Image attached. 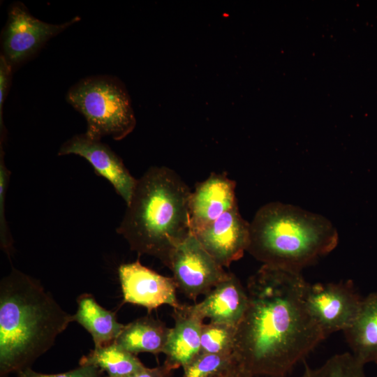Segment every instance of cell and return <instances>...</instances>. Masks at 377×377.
I'll return each instance as SVG.
<instances>
[{
	"instance_id": "obj_18",
	"label": "cell",
	"mask_w": 377,
	"mask_h": 377,
	"mask_svg": "<svg viewBox=\"0 0 377 377\" xmlns=\"http://www.w3.org/2000/svg\"><path fill=\"white\" fill-rule=\"evenodd\" d=\"M79 364L95 366L106 373L108 377H126L146 367L136 355L124 350L115 342L94 348L80 358Z\"/></svg>"
},
{
	"instance_id": "obj_5",
	"label": "cell",
	"mask_w": 377,
	"mask_h": 377,
	"mask_svg": "<svg viewBox=\"0 0 377 377\" xmlns=\"http://www.w3.org/2000/svg\"><path fill=\"white\" fill-rule=\"evenodd\" d=\"M66 98L84 117L85 133L91 138L101 140L110 136L121 140L135 127L130 96L124 84L116 77H86L69 89Z\"/></svg>"
},
{
	"instance_id": "obj_10",
	"label": "cell",
	"mask_w": 377,
	"mask_h": 377,
	"mask_svg": "<svg viewBox=\"0 0 377 377\" xmlns=\"http://www.w3.org/2000/svg\"><path fill=\"white\" fill-rule=\"evenodd\" d=\"M118 273L124 303L144 306L149 312L163 304L173 309L181 304L174 279L159 274L138 260L121 265Z\"/></svg>"
},
{
	"instance_id": "obj_6",
	"label": "cell",
	"mask_w": 377,
	"mask_h": 377,
	"mask_svg": "<svg viewBox=\"0 0 377 377\" xmlns=\"http://www.w3.org/2000/svg\"><path fill=\"white\" fill-rule=\"evenodd\" d=\"M80 20L74 17L61 24H50L34 17L21 2L10 5L1 37V54L15 66L35 55L52 38Z\"/></svg>"
},
{
	"instance_id": "obj_3",
	"label": "cell",
	"mask_w": 377,
	"mask_h": 377,
	"mask_svg": "<svg viewBox=\"0 0 377 377\" xmlns=\"http://www.w3.org/2000/svg\"><path fill=\"white\" fill-rule=\"evenodd\" d=\"M191 194L176 172L151 167L137 179L117 233L132 251L156 257L168 267L176 246L191 233Z\"/></svg>"
},
{
	"instance_id": "obj_2",
	"label": "cell",
	"mask_w": 377,
	"mask_h": 377,
	"mask_svg": "<svg viewBox=\"0 0 377 377\" xmlns=\"http://www.w3.org/2000/svg\"><path fill=\"white\" fill-rule=\"evenodd\" d=\"M73 321L38 280L13 268L0 283V377L31 367Z\"/></svg>"
},
{
	"instance_id": "obj_22",
	"label": "cell",
	"mask_w": 377,
	"mask_h": 377,
	"mask_svg": "<svg viewBox=\"0 0 377 377\" xmlns=\"http://www.w3.org/2000/svg\"><path fill=\"white\" fill-rule=\"evenodd\" d=\"M2 145L0 144V241L2 250L10 256L13 249V240L5 216V199L10 172L5 165Z\"/></svg>"
},
{
	"instance_id": "obj_8",
	"label": "cell",
	"mask_w": 377,
	"mask_h": 377,
	"mask_svg": "<svg viewBox=\"0 0 377 377\" xmlns=\"http://www.w3.org/2000/svg\"><path fill=\"white\" fill-rule=\"evenodd\" d=\"M168 267L173 274L177 289L195 303L198 296L207 295L230 274L192 233L176 246Z\"/></svg>"
},
{
	"instance_id": "obj_23",
	"label": "cell",
	"mask_w": 377,
	"mask_h": 377,
	"mask_svg": "<svg viewBox=\"0 0 377 377\" xmlns=\"http://www.w3.org/2000/svg\"><path fill=\"white\" fill-rule=\"evenodd\" d=\"M17 377H104V372L99 368L93 365H80L73 370L59 373L46 374L36 372L29 368L19 371Z\"/></svg>"
},
{
	"instance_id": "obj_14",
	"label": "cell",
	"mask_w": 377,
	"mask_h": 377,
	"mask_svg": "<svg viewBox=\"0 0 377 377\" xmlns=\"http://www.w3.org/2000/svg\"><path fill=\"white\" fill-rule=\"evenodd\" d=\"M249 304L246 288L232 273L205 295V299L195 303L198 313L210 321L237 326Z\"/></svg>"
},
{
	"instance_id": "obj_4",
	"label": "cell",
	"mask_w": 377,
	"mask_h": 377,
	"mask_svg": "<svg viewBox=\"0 0 377 377\" xmlns=\"http://www.w3.org/2000/svg\"><path fill=\"white\" fill-rule=\"evenodd\" d=\"M338 240L336 228L323 216L272 202L250 223L246 251L263 265L301 272L333 251Z\"/></svg>"
},
{
	"instance_id": "obj_20",
	"label": "cell",
	"mask_w": 377,
	"mask_h": 377,
	"mask_svg": "<svg viewBox=\"0 0 377 377\" xmlns=\"http://www.w3.org/2000/svg\"><path fill=\"white\" fill-rule=\"evenodd\" d=\"M237 326L210 321L203 324L199 353H233Z\"/></svg>"
},
{
	"instance_id": "obj_19",
	"label": "cell",
	"mask_w": 377,
	"mask_h": 377,
	"mask_svg": "<svg viewBox=\"0 0 377 377\" xmlns=\"http://www.w3.org/2000/svg\"><path fill=\"white\" fill-rule=\"evenodd\" d=\"M364 366L351 353H343L332 356L317 368L304 363L300 377H367Z\"/></svg>"
},
{
	"instance_id": "obj_13",
	"label": "cell",
	"mask_w": 377,
	"mask_h": 377,
	"mask_svg": "<svg viewBox=\"0 0 377 377\" xmlns=\"http://www.w3.org/2000/svg\"><path fill=\"white\" fill-rule=\"evenodd\" d=\"M174 326L170 329L163 353L164 363L173 369L184 367L200 353L204 318L194 304H180L173 309Z\"/></svg>"
},
{
	"instance_id": "obj_27",
	"label": "cell",
	"mask_w": 377,
	"mask_h": 377,
	"mask_svg": "<svg viewBox=\"0 0 377 377\" xmlns=\"http://www.w3.org/2000/svg\"><path fill=\"white\" fill-rule=\"evenodd\" d=\"M376 363L377 364V360H376Z\"/></svg>"
},
{
	"instance_id": "obj_21",
	"label": "cell",
	"mask_w": 377,
	"mask_h": 377,
	"mask_svg": "<svg viewBox=\"0 0 377 377\" xmlns=\"http://www.w3.org/2000/svg\"><path fill=\"white\" fill-rule=\"evenodd\" d=\"M238 364L234 353H199L183 368L182 377H215Z\"/></svg>"
},
{
	"instance_id": "obj_12",
	"label": "cell",
	"mask_w": 377,
	"mask_h": 377,
	"mask_svg": "<svg viewBox=\"0 0 377 377\" xmlns=\"http://www.w3.org/2000/svg\"><path fill=\"white\" fill-rule=\"evenodd\" d=\"M236 183L226 173L212 172L198 183L188 202L190 228L195 234L237 204Z\"/></svg>"
},
{
	"instance_id": "obj_7",
	"label": "cell",
	"mask_w": 377,
	"mask_h": 377,
	"mask_svg": "<svg viewBox=\"0 0 377 377\" xmlns=\"http://www.w3.org/2000/svg\"><path fill=\"white\" fill-rule=\"evenodd\" d=\"M306 309L325 338L343 331L357 316L363 297L351 280L339 283H309L303 293Z\"/></svg>"
},
{
	"instance_id": "obj_26",
	"label": "cell",
	"mask_w": 377,
	"mask_h": 377,
	"mask_svg": "<svg viewBox=\"0 0 377 377\" xmlns=\"http://www.w3.org/2000/svg\"><path fill=\"white\" fill-rule=\"evenodd\" d=\"M215 377H253L239 364Z\"/></svg>"
},
{
	"instance_id": "obj_11",
	"label": "cell",
	"mask_w": 377,
	"mask_h": 377,
	"mask_svg": "<svg viewBox=\"0 0 377 377\" xmlns=\"http://www.w3.org/2000/svg\"><path fill=\"white\" fill-rule=\"evenodd\" d=\"M249 228L237 204L194 235L220 265L228 267L246 251Z\"/></svg>"
},
{
	"instance_id": "obj_25",
	"label": "cell",
	"mask_w": 377,
	"mask_h": 377,
	"mask_svg": "<svg viewBox=\"0 0 377 377\" xmlns=\"http://www.w3.org/2000/svg\"><path fill=\"white\" fill-rule=\"evenodd\" d=\"M173 369L169 365L163 363L154 368L145 367L126 377H172ZM104 377H108L105 375Z\"/></svg>"
},
{
	"instance_id": "obj_16",
	"label": "cell",
	"mask_w": 377,
	"mask_h": 377,
	"mask_svg": "<svg viewBox=\"0 0 377 377\" xmlns=\"http://www.w3.org/2000/svg\"><path fill=\"white\" fill-rule=\"evenodd\" d=\"M77 302L78 307L73 320L90 333L94 348L114 343L125 326L117 321L115 313L104 309L89 293L80 295Z\"/></svg>"
},
{
	"instance_id": "obj_1",
	"label": "cell",
	"mask_w": 377,
	"mask_h": 377,
	"mask_svg": "<svg viewBox=\"0 0 377 377\" xmlns=\"http://www.w3.org/2000/svg\"><path fill=\"white\" fill-rule=\"evenodd\" d=\"M306 283L301 272L266 265L249 279L233 353L253 377H286L326 339L305 306Z\"/></svg>"
},
{
	"instance_id": "obj_17",
	"label": "cell",
	"mask_w": 377,
	"mask_h": 377,
	"mask_svg": "<svg viewBox=\"0 0 377 377\" xmlns=\"http://www.w3.org/2000/svg\"><path fill=\"white\" fill-rule=\"evenodd\" d=\"M170 329L165 323L147 315L125 325L114 342L134 355L149 353L156 355L163 353Z\"/></svg>"
},
{
	"instance_id": "obj_24",
	"label": "cell",
	"mask_w": 377,
	"mask_h": 377,
	"mask_svg": "<svg viewBox=\"0 0 377 377\" xmlns=\"http://www.w3.org/2000/svg\"><path fill=\"white\" fill-rule=\"evenodd\" d=\"M13 68L3 57L0 56V128L1 133H6L3 119V105L8 93Z\"/></svg>"
},
{
	"instance_id": "obj_15",
	"label": "cell",
	"mask_w": 377,
	"mask_h": 377,
	"mask_svg": "<svg viewBox=\"0 0 377 377\" xmlns=\"http://www.w3.org/2000/svg\"><path fill=\"white\" fill-rule=\"evenodd\" d=\"M353 356L365 364L377 360V293L363 297L360 311L343 331Z\"/></svg>"
},
{
	"instance_id": "obj_9",
	"label": "cell",
	"mask_w": 377,
	"mask_h": 377,
	"mask_svg": "<svg viewBox=\"0 0 377 377\" xmlns=\"http://www.w3.org/2000/svg\"><path fill=\"white\" fill-rule=\"evenodd\" d=\"M75 154L85 158L95 172L106 179L126 205L130 202L137 179L126 168L121 158L101 140L94 139L85 133L73 136L64 142L59 156Z\"/></svg>"
}]
</instances>
